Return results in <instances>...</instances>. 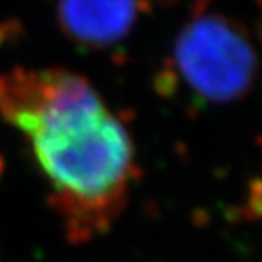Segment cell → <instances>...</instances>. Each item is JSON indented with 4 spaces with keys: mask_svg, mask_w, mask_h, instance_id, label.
<instances>
[{
    "mask_svg": "<svg viewBox=\"0 0 262 262\" xmlns=\"http://www.w3.org/2000/svg\"><path fill=\"white\" fill-rule=\"evenodd\" d=\"M0 115L26 137L75 242L107 233L137 175L127 127L86 77L15 68L0 77Z\"/></svg>",
    "mask_w": 262,
    "mask_h": 262,
    "instance_id": "1",
    "label": "cell"
},
{
    "mask_svg": "<svg viewBox=\"0 0 262 262\" xmlns=\"http://www.w3.org/2000/svg\"><path fill=\"white\" fill-rule=\"evenodd\" d=\"M175 75L202 102H233L257 77V51L248 33L222 15H196L177 37Z\"/></svg>",
    "mask_w": 262,
    "mask_h": 262,
    "instance_id": "2",
    "label": "cell"
},
{
    "mask_svg": "<svg viewBox=\"0 0 262 262\" xmlns=\"http://www.w3.org/2000/svg\"><path fill=\"white\" fill-rule=\"evenodd\" d=\"M139 16V0H58L62 31L86 48H107L127 37Z\"/></svg>",
    "mask_w": 262,
    "mask_h": 262,
    "instance_id": "3",
    "label": "cell"
},
{
    "mask_svg": "<svg viewBox=\"0 0 262 262\" xmlns=\"http://www.w3.org/2000/svg\"><path fill=\"white\" fill-rule=\"evenodd\" d=\"M199 2H202V0H199Z\"/></svg>",
    "mask_w": 262,
    "mask_h": 262,
    "instance_id": "4",
    "label": "cell"
}]
</instances>
